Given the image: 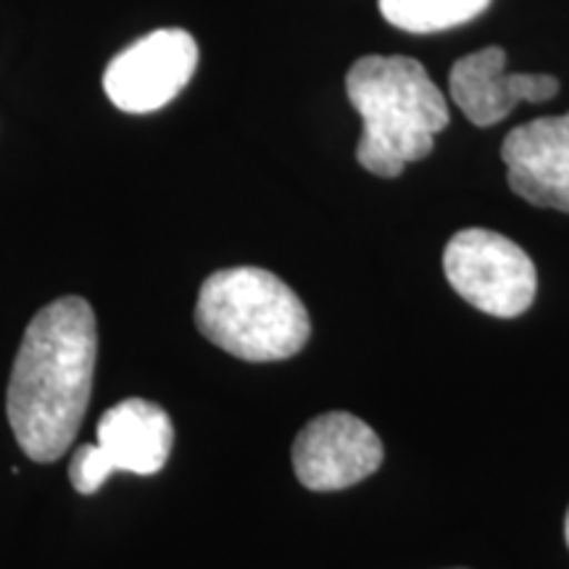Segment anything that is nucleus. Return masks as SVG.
Returning a JSON list of instances; mask_svg holds the SVG:
<instances>
[{"label": "nucleus", "mask_w": 569, "mask_h": 569, "mask_svg": "<svg viewBox=\"0 0 569 569\" xmlns=\"http://www.w3.org/2000/svg\"><path fill=\"white\" fill-rule=\"evenodd\" d=\"M198 67L196 38L184 30H156L109 63L103 90L127 113H151L172 103Z\"/></svg>", "instance_id": "obj_5"}, {"label": "nucleus", "mask_w": 569, "mask_h": 569, "mask_svg": "<svg viewBox=\"0 0 569 569\" xmlns=\"http://www.w3.org/2000/svg\"><path fill=\"white\" fill-rule=\"evenodd\" d=\"M565 540H567V546H569V509H567V519H565Z\"/></svg>", "instance_id": "obj_13"}, {"label": "nucleus", "mask_w": 569, "mask_h": 569, "mask_svg": "<svg viewBox=\"0 0 569 569\" xmlns=\"http://www.w3.org/2000/svg\"><path fill=\"white\" fill-rule=\"evenodd\" d=\"M501 159L507 169L569 184V113L540 117L515 127L503 140Z\"/></svg>", "instance_id": "obj_9"}, {"label": "nucleus", "mask_w": 569, "mask_h": 569, "mask_svg": "<svg viewBox=\"0 0 569 569\" xmlns=\"http://www.w3.org/2000/svg\"><path fill=\"white\" fill-rule=\"evenodd\" d=\"M377 6L398 30L432 34L478 19L490 0H377Z\"/></svg>", "instance_id": "obj_10"}, {"label": "nucleus", "mask_w": 569, "mask_h": 569, "mask_svg": "<svg viewBox=\"0 0 569 569\" xmlns=\"http://www.w3.org/2000/svg\"><path fill=\"white\" fill-rule=\"evenodd\" d=\"M113 472H117V469H113L111 461L106 459V453L101 451V446L98 443L82 446L69 465L71 486H74L77 493H84V496L101 490Z\"/></svg>", "instance_id": "obj_11"}, {"label": "nucleus", "mask_w": 569, "mask_h": 569, "mask_svg": "<svg viewBox=\"0 0 569 569\" xmlns=\"http://www.w3.org/2000/svg\"><path fill=\"white\" fill-rule=\"evenodd\" d=\"M386 448L365 419L327 411L311 419L293 443V469L303 488L346 490L380 469Z\"/></svg>", "instance_id": "obj_6"}, {"label": "nucleus", "mask_w": 569, "mask_h": 569, "mask_svg": "<svg viewBox=\"0 0 569 569\" xmlns=\"http://www.w3.org/2000/svg\"><path fill=\"white\" fill-rule=\"evenodd\" d=\"M98 356L96 315L67 296L32 317L9 382V422L21 451L48 465L74 443L88 411Z\"/></svg>", "instance_id": "obj_1"}, {"label": "nucleus", "mask_w": 569, "mask_h": 569, "mask_svg": "<svg viewBox=\"0 0 569 569\" xmlns=\"http://www.w3.org/2000/svg\"><path fill=\"white\" fill-rule=\"evenodd\" d=\"M448 90L469 122L493 127L507 119L519 101H551L559 92V80L551 74H509L503 48L490 46L453 63Z\"/></svg>", "instance_id": "obj_7"}, {"label": "nucleus", "mask_w": 569, "mask_h": 569, "mask_svg": "<svg viewBox=\"0 0 569 569\" xmlns=\"http://www.w3.org/2000/svg\"><path fill=\"white\" fill-rule=\"evenodd\" d=\"M196 325L213 346L243 361L290 359L311 336L301 298L259 267L213 272L198 293Z\"/></svg>", "instance_id": "obj_3"}, {"label": "nucleus", "mask_w": 569, "mask_h": 569, "mask_svg": "<svg viewBox=\"0 0 569 569\" xmlns=\"http://www.w3.org/2000/svg\"><path fill=\"white\" fill-rule=\"evenodd\" d=\"M348 101L365 132L356 161L377 177H398L432 153L448 127V103L422 63L409 56H365L346 74Z\"/></svg>", "instance_id": "obj_2"}, {"label": "nucleus", "mask_w": 569, "mask_h": 569, "mask_svg": "<svg viewBox=\"0 0 569 569\" xmlns=\"http://www.w3.org/2000/svg\"><path fill=\"white\" fill-rule=\"evenodd\" d=\"M172 443V419L146 398H127L98 422V446L117 472L156 475L169 461Z\"/></svg>", "instance_id": "obj_8"}, {"label": "nucleus", "mask_w": 569, "mask_h": 569, "mask_svg": "<svg viewBox=\"0 0 569 569\" xmlns=\"http://www.w3.org/2000/svg\"><path fill=\"white\" fill-rule=\"evenodd\" d=\"M509 188L538 209H553L569 213V184L561 182H546L538 180V177H530L525 172H517V169H509L507 174Z\"/></svg>", "instance_id": "obj_12"}, {"label": "nucleus", "mask_w": 569, "mask_h": 569, "mask_svg": "<svg viewBox=\"0 0 569 569\" xmlns=\"http://www.w3.org/2000/svg\"><path fill=\"white\" fill-rule=\"evenodd\" d=\"M443 269L451 288L490 317L515 319L536 301V264L515 240L493 230L469 227L453 234L443 251Z\"/></svg>", "instance_id": "obj_4"}]
</instances>
